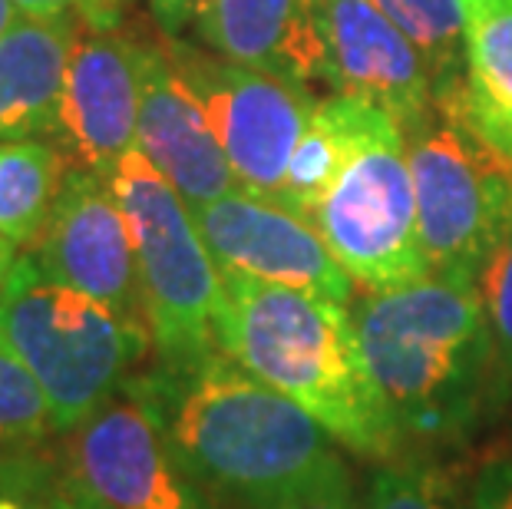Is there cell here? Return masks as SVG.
I'll return each mask as SVG.
<instances>
[{"label": "cell", "mask_w": 512, "mask_h": 509, "mask_svg": "<svg viewBox=\"0 0 512 509\" xmlns=\"http://www.w3.org/2000/svg\"><path fill=\"white\" fill-rule=\"evenodd\" d=\"M24 17H76L90 27H119L123 0H14Z\"/></svg>", "instance_id": "cell-26"}, {"label": "cell", "mask_w": 512, "mask_h": 509, "mask_svg": "<svg viewBox=\"0 0 512 509\" xmlns=\"http://www.w3.org/2000/svg\"><path fill=\"white\" fill-rule=\"evenodd\" d=\"M139 384L179 463L209 493L252 506L341 457L308 410L222 351L179 371L149 367L139 371Z\"/></svg>", "instance_id": "cell-3"}, {"label": "cell", "mask_w": 512, "mask_h": 509, "mask_svg": "<svg viewBox=\"0 0 512 509\" xmlns=\"http://www.w3.org/2000/svg\"><path fill=\"white\" fill-rule=\"evenodd\" d=\"M129 222L143 285L152 354L162 371H179L219 351L215 318L222 305V268L169 179L133 149L110 172Z\"/></svg>", "instance_id": "cell-5"}, {"label": "cell", "mask_w": 512, "mask_h": 509, "mask_svg": "<svg viewBox=\"0 0 512 509\" xmlns=\"http://www.w3.org/2000/svg\"><path fill=\"white\" fill-rule=\"evenodd\" d=\"M308 219L357 291H384L430 275L420 245L407 139L397 119L344 162Z\"/></svg>", "instance_id": "cell-7"}, {"label": "cell", "mask_w": 512, "mask_h": 509, "mask_svg": "<svg viewBox=\"0 0 512 509\" xmlns=\"http://www.w3.org/2000/svg\"><path fill=\"white\" fill-rule=\"evenodd\" d=\"M43 509H103L93 496H86L80 486H76L67 473L60 476V483L53 486V493L47 496V506Z\"/></svg>", "instance_id": "cell-29"}, {"label": "cell", "mask_w": 512, "mask_h": 509, "mask_svg": "<svg viewBox=\"0 0 512 509\" xmlns=\"http://www.w3.org/2000/svg\"><path fill=\"white\" fill-rule=\"evenodd\" d=\"M483 298L489 341H493V387L489 404H506L512 397V215L493 252L486 255L483 272L476 278Z\"/></svg>", "instance_id": "cell-23"}, {"label": "cell", "mask_w": 512, "mask_h": 509, "mask_svg": "<svg viewBox=\"0 0 512 509\" xmlns=\"http://www.w3.org/2000/svg\"><path fill=\"white\" fill-rule=\"evenodd\" d=\"M192 212L222 272L318 291L341 305L354 301V281L337 265L321 232L285 202L235 189Z\"/></svg>", "instance_id": "cell-11"}, {"label": "cell", "mask_w": 512, "mask_h": 509, "mask_svg": "<svg viewBox=\"0 0 512 509\" xmlns=\"http://www.w3.org/2000/svg\"><path fill=\"white\" fill-rule=\"evenodd\" d=\"M192 30L225 60L301 86L331 83L318 0H209Z\"/></svg>", "instance_id": "cell-15"}, {"label": "cell", "mask_w": 512, "mask_h": 509, "mask_svg": "<svg viewBox=\"0 0 512 509\" xmlns=\"http://www.w3.org/2000/svg\"><path fill=\"white\" fill-rule=\"evenodd\" d=\"M351 318L403 450H443L470 437L493 387V341L476 281L423 275L357 291Z\"/></svg>", "instance_id": "cell-1"}, {"label": "cell", "mask_w": 512, "mask_h": 509, "mask_svg": "<svg viewBox=\"0 0 512 509\" xmlns=\"http://www.w3.org/2000/svg\"><path fill=\"white\" fill-rule=\"evenodd\" d=\"M252 509H364V503L347 470V460L334 457L318 473L304 476L301 483L252 503Z\"/></svg>", "instance_id": "cell-24"}, {"label": "cell", "mask_w": 512, "mask_h": 509, "mask_svg": "<svg viewBox=\"0 0 512 509\" xmlns=\"http://www.w3.org/2000/svg\"><path fill=\"white\" fill-rule=\"evenodd\" d=\"M413 43L433 83V103L453 100L466 83V0H374Z\"/></svg>", "instance_id": "cell-20"}, {"label": "cell", "mask_w": 512, "mask_h": 509, "mask_svg": "<svg viewBox=\"0 0 512 509\" xmlns=\"http://www.w3.org/2000/svg\"><path fill=\"white\" fill-rule=\"evenodd\" d=\"M466 500L470 483L460 470L420 453L377 460L361 493L364 509H466Z\"/></svg>", "instance_id": "cell-21"}, {"label": "cell", "mask_w": 512, "mask_h": 509, "mask_svg": "<svg viewBox=\"0 0 512 509\" xmlns=\"http://www.w3.org/2000/svg\"><path fill=\"white\" fill-rule=\"evenodd\" d=\"M460 100H437L403 139L430 275L476 281L512 215V162L473 133Z\"/></svg>", "instance_id": "cell-6"}, {"label": "cell", "mask_w": 512, "mask_h": 509, "mask_svg": "<svg viewBox=\"0 0 512 509\" xmlns=\"http://www.w3.org/2000/svg\"><path fill=\"white\" fill-rule=\"evenodd\" d=\"M166 50L199 93L238 189L281 199L291 153L321 103L311 86L225 60L182 37H169Z\"/></svg>", "instance_id": "cell-8"}, {"label": "cell", "mask_w": 512, "mask_h": 509, "mask_svg": "<svg viewBox=\"0 0 512 509\" xmlns=\"http://www.w3.org/2000/svg\"><path fill=\"white\" fill-rule=\"evenodd\" d=\"M53 433L47 394L0 334V453L40 450Z\"/></svg>", "instance_id": "cell-22"}, {"label": "cell", "mask_w": 512, "mask_h": 509, "mask_svg": "<svg viewBox=\"0 0 512 509\" xmlns=\"http://www.w3.org/2000/svg\"><path fill=\"white\" fill-rule=\"evenodd\" d=\"M209 0H149V10L156 17L159 30L166 37H182V30L195 24V17L202 14V7Z\"/></svg>", "instance_id": "cell-28"}, {"label": "cell", "mask_w": 512, "mask_h": 509, "mask_svg": "<svg viewBox=\"0 0 512 509\" xmlns=\"http://www.w3.org/2000/svg\"><path fill=\"white\" fill-rule=\"evenodd\" d=\"M27 252H34L43 272L63 285L83 291L129 321L146 324L133 235L110 176L70 162L50 219Z\"/></svg>", "instance_id": "cell-10"}, {"label": "cell", "mask_w": 512, "mask_h": 509, "mask_svg": "<svg viewBox=\"0 0 512 509\" xmlns=\"http://www.w3.org/2000/svg\"><path fill=\"white\" fill-rule=\"evenodd\" d=\"M136 149L169 179V186L189 202V209L238 189L212 119L199 93L172 63L166 43H143Z\"/></svg>", "instance_id": "cell-14"}, {"label": "cell", "mask_w": 512, "mask_h": 509, "mask_svg": "<svg viewBox=\"0 0 512 509\" xmlns=\"http://www.w3.org/2000/svg\"><path fill=\"white\" fill-rule=\"evenodd\" d=\"M463 116L496 156L512 162V0L466 4Z\"/></svg>", "instance_id": "cell-17"}, {"label": "cell", "mask_w": 512, "mask_h": 509, "mask_svg": "<svg viewBox=\"0 0 512 509\" xmlns=\"http://www.w3.org/2000/svg\"><path fill=\"white\" fill-rule=\"evenodd\" d=\"M67 166V156L50 136L0 143V235L24 252L37 242Z\"/></svg>", "instance_id": "cell-19"}, {"label": "cell", "mask_w": 512, "mask_h": 509, "mask_svg": "<svg viewBox=\"0 0 512 509\" xmlns=\"http://www.w3.org/2000/svg\"><path fill=\"white\" fill-rule=\"evenodd\" d=\"M80 24L76 17H20L0 37V143L53 136Z\"/></svg>", "instance_id": "cell-16"}, {"label": "cell", "mask_w": 512, "mask_h": 509, "mask_svg": "<svg viewBox=\"0 0 512 509\" xmlns=\"http://www.w3.org/2000/svg\"><path fill=\"white\" fill-rule=\"evenodd\" d=\"M143 100V40L119 27L80 24L53 143L73 166L110 172L136 149Z\"/></svg>", "instance_id": "cell-12"}, {"label": "cell", "mask_w": 512, "mask_h": 509, "mask_svg": "<svg viewBox=\"0 0 512 509\" xmlns=\"http://www.w3.org/2000/svg\"><path fill=\"white\" fill-rule=\"evenodd\" d=\"M60 476V460L40 450L0 453V509H43Z\"/></svg>", "instance_id": "cell-25"}, {"label": "cell", "mask_w": 512, "mask_h": 509, "mask_svg": "<svg viewBox=\"0 0 512 509\" xmlns=\"http://www.w3.org/2000/svg\"><path fill=\"white\" fill-rule=\"evenodd\" d=\"M0 334L47 394L57 437L93 417L152 351L146 324L47 275L34 252H20L0 288Z\"/></svg>", "instance_id": "cell-4"}, {"label": "cell", "mask_w": 512, "mask_h": 509, "mask_svg": "<svg viewBox=\"0 0 512 509\" xmlns=\"http://www.w3.org/2000/svg\"><path fill=\"white\" fill-rule=\"evenodd\" d=\"M466 4H473V0H466Z\"/></svg>", "instance_id": "cell-32"}, {"label": "cell", "mask_w": 512, "mask_h": 509, "mask_svg": "<svg viewBox=\"0 0 512 509\" xmlns=\"http://www.w3.org/2000/svg\"><path fill=\"white\" fill-rule=\"evenodd\" d=\"M20 17H24V14H20V10H17L14 0H0V37H4L7 30L14 27Z\"/></svg>", "instance_id": "cell-31"}, {"label": "cell", "mask_w": 512, "mask_h": 509, "mask_svg": "<svg viewBox=\"0 0 512 509\" xmlns=\"http://www.w3.org/2000/svg\"><path fill=\"white\" fill-rule=\"evenodd\" d=\"M20 252H24V248H20L17 242H10V238L0 235V288H4V281H7V275H10V268L17 265Z\"/></svg>", "instance_id": "cell-30"}, {"label": "cell", "mask_w": 512, "mask_h": 509, "mask_svg": "<svg viewBox=\"0 0 512 509\" xmlns=\"http://www.w3.org/2000/svg\"><path fill=\"white\" fill-rule=\"evenodd\" d=\"M215 344L308 410L347 453L364 460L403 453L367 374L351 305L318 291L222 272Z\"/></svg>", "instance_id": "cell-2"}, {"label": "cell", "mask_w": 512, "mask_h": 509, "mask_svg": "<svg viewBox=\"0 0 512 509\" xmlns=\"http://www.w3.org/2000/svg\"><path fill=\"white\" fill-rule=\"evenodd\" d=\"M466 509H512V453H496L473 473Z\"/></svg>", "instance_id": "cell-27"}, {"label": "cell", "mask_w": 512, "mask_h": 509, "mask_svg": "<svg viewBox=\"0 0 512 509\" xmlns=\"http://www.w3.org/2000/svg\"><path fill=\"white\" fill-rule=\"evenodd\" d=\"M318 17L334 93L377 103L403 136L433 113V83L420 53L374 0H318Z\"/></svg>", "instance_id": "cell-13"}, {"label": "cell", "mask_w": 512, "mask_h": 509, "mask_svg": "<svg viewBox=\"0 0 512 509\" xmlns=\"http://www.w3.org/2000/svg\"><path fill=\"white\" fill-rule=\"evenodd\" d=\"M60 467L103 509H212L209 490L179 463L139 374L67 433Z\"/></svg>", "instance_id": "cell-9"}, {"label": "cell", "mask_w": 512, "mask_h": 509, "mask_svg": "<svg viewBox=\"0 0 512 509\" xmlns=\"http://www.w3.org/2000/svg\"><path fill=\"white\" fill-rule=\"evenodd\" d=\"M390 119L394 116L387 110L361 100V96L334 93L331 100H321L291 153L285 189H281L278 202H285L288 209L301 215H311L318 199L337 179V172L344 169V162Z\"/></svg>", "instance_id": "cell-18"}]
</instances>
